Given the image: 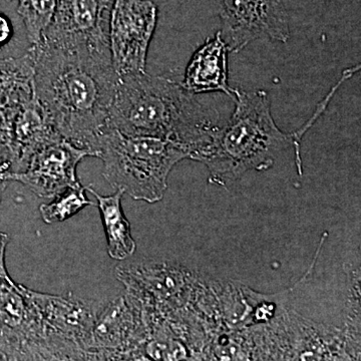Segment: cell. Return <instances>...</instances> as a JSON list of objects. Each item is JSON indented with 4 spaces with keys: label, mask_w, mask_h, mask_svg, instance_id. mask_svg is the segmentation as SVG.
Instances as JSON below:
<instances>
[{
    "label": "cell",
    "mask_w": 361,
    "mask_h": 361,
    "mask_svg": "<svg viewBox=\"0 0 361 361\" xmlns=\"http://www.w3.org/2000/svg\"><path fill=\"white\" fill-rule=\"evenodd\" d=\"M35 58V97L66 141L92 152L106 127L118 77L111 51L40 40Z\"/></svg>",
    "instance_id": "obj_1"
},
{
    "label": "cell",
    "mask_w": 361,
    "mask_h": 361,
    "mask_svg": "<svg viewBox=\"0 0 361 361\" xmlns=\"http://www.w3.org/2000/svg\"><path fill=\"white\" fill-rule=\"evenodd\" d=\"M223 123L215 109L182 85L144 71L118 77L106 128L174 142L198 161Z\"/></svg>",
    "instance_id": "obj_2"
},
{
    "label": "cell",
    "mask_w": 361,
    "mask_h": 361,
    "mask_svg": "<svg viewBox=\"0 0 361 361\" xmlns=\"http://www.w3.org/2000/svg\"><path fill=\"white\" fill-rule=\"evenodd\" d=\"M234 113L218 130L212 144L198 159L208 168L211 183L225 186L249 171L272 168L278 154L295 147L296 165L302 175L299 129L290 134L278 128L271 113L270 97L265 90L246 92L234 89Z\"/></svg>",
    "instance_id": "obj_3"
},
{
    "label": "cell",
    "mask_w": 361,
    "mask_h": 361,
    "mask_svg": "<svg viewBox=\"0 0 361 361\" xmlns=\"http://www.w3.org/2000/svg\"><path fill=\"white\" fill-rule=\"evenodd\" d=\"M94 152L104 161L103 176L111 187L148 203L164 198L171 171L190 159L186 149L174 142L128 135L110 128L99 135Z\"/></svg>",
    "instance_id": "obj_4"
},
{
    "label": "cell",
    "mask_w": 361,
    "mask_h": 361,
    "mask_svg": "<svg viewBox=\"0 0 361 361\" xmlns=\"http://www.w3.org/2000/svg\"><path fill=\"white\" fill-rule=\"evenodd\" d=\"M39 311L23 285L0 278V360H56Z\"/></svg>",
    "instance_id": "obj_5"
},
{
    "label": "cell",
    "mask_w": 361,
    "mask_h": 361,
    "mask_svg": "<svg viewBox=\"0 0 361 361\" xmlns=\"http://www.w3.org/2000/svg\"><path fill=\"white\" fill-rule=\"evenodd\" d=\"M157 21L158 8L151 0H114L109 21V45L118 77L146 71Z\"/></svg>",
    "instance_id": "obj_6"
},
{
    "label": "cell",
    "mask_w": 361,
    "mask_h": 361,
    "mask_svg": "<svg viewBox=\"0 0 361 361\" xmlns=\"http://www.w3.org/2000/svg\"><path fill=\"white\" fill-rule=\"evenodd\" d=\"M220 32L229 52L238 54L254 40L287 42L289 16L283 0H217Z\"/></svg>",
    "instance_id": "obj_7"
},
{
    "label": "cell",
    "mask_w": 361,
    "mask_h": 361,
    "mask_svg": "<svg viewBox=\"0 0 361 361\" xmlns=\"http://www.w3.org/2000/svg\"><path fill=\"white\" fill-rule=\"evenodd\" d=\"M23 290L39 311L63 360H87L85 344L99 312L78 299L40 293L25 286Z\"/></svg>",
    "instance_id": "obj_8"
},
{
    "label": "cell",
    "mask_w": 361,
    "mask_h": 361,
    "mask_svg": "<svg viewBox=\"0 0 361 361\" xmlns=\"http://www.w3.org/2000/svg\"><path fill=\"white\" fill-rule=\"evenodd\" d=\"M114 0H58L42 40L109 49V21Z\"/></svg>",
    "instance_id": "obj_9"
},
{
    "label": "cell",
    "mask_w": 361,
    "mask_h": 361,
    "mask_svg": "<svg viewBox=\"0 0 361 361\" xmlns=\"http://www.w3.org/2000/svg\"><path fill=\"white\" fill-rule=\"evenodd\" d=\"M85 157L94 155L92 152L61 139L37 151L23 172L6 173L2 179L20 182L40 198L54 199L80 183L77 168Z\"/></svg>",
    "instance_id": "obj_10"
},
{
    "label": "cell",
    "mask_w": 361,
    "mask_h": 361,
    "mask_svg": "<svg viewBox=\"0 0 361 361\" xmlns=\"http://www.w3.org/2000/svg\"><path fill=\"white\" fill-rule=\"evenodd\" d=\"M134 315L129 296L97 313L85 344L87 360H121L134 356Z\"/></svg>",
    "instance_id": "obj_11"
},
{
    "label": "cell",
    "mask_w": 361,
    "mask_h": 361,
    "mask_svg": "<svg viewBox=\"0 0 361 361\" xmlns=\"http://www.w3.org/2000/svg\"><path fill=\"white\" fill-rule=\"evenodd\" d=\"M228 47L219 32L206 40L188 63L182 87L194 94L223 92L234 101L228 82Z\"/></svg>",
    "instance_id": "obj_12"
},
{
    "label": "cell",
    "mask_w": 361,
    "mask_h": 361,
    "mask_svg": "<svg viewBox=\"0 0 361 361\" xmlns=\"http://www.w3.org/2000/svg\"><path fill=\"white\" fill-rule=\"evenodd\" d=\"M65 139L37 97L23 104L14 118L16 166L13 172L25 170L30 158L47 145Z\"/></svg>",
    "instance_id": "obj_13"
},
{
    "label": "cell",
    "mask_w": 361,
    "mask_h": 361,
    "mask_svg": "<svg viewBox=\"0 0 361 361\" xmlns=\"http://www.w3.org/2000/svg\"><path fill=\"white\" fill-rule=\"evenodd\" d=\"M35 97L32 49L18 58L0 59V108L18 109Z\"/></svg>",
    "instance_id": "obj_14"
},
{
    "label": "cell",
    "mask_w": 361,
    "mask_h": 361,
    "mask_svg": "<svg viewBox=\"0 0 361 361\" xmlns=\"http://www.w3.org/2000/svg\"><path fill=\"white\" fill-rule=\"evenodd\" d=\"M87 191L94 195L97 200V207L101 211L102 220L108 241L109 255L114 260L123 261L134 255L135 242L130 232L129 221L123 214L122 198L123 193L116 190L111 196H102L92 187Z\"/></svg>",
    "instance_id": "obj_15"
},
{
    "label": "cell",
    "mask_w": 361,
    "mask_h": 361,
    "mask_svg": "<svg viewBox=\"0 0 361 361\" xmlns=\"http://www.w3.org/2000/svg\"><path fill=\"white\" fill-rule=\"evenodd\" d=\"M87 187L80 183L66 189L49 204H42L39 207L42 219L47 224L63 222L68 218L80 212L87 206H94V202L89 200L87 195Z\"/></svg>",
    "instance_id": "obj_16"
},
{
    "label": "cell",
    "mask_w": 361,
    "mask_h": 361,
    "mask_svg": "<svg viewBox=\"0 0 361 361\" xmlns=\"http://www.w3.org/2000/svg\"><path fill=\"white\" fill-rule=\"evenodd\" d=\"M18 13L30 45L39 44L56 13L58 0H18Z\"/></svg>",
    "instance_id": "obj_17"
},
{
    "label": "cell",
    "mask_w": 361,
    "mask_h": 361,
    "mask_svg": "<svg viewBox=\"0 0 361 361\" xmlns=\"http://www.w3.org/2000/svg\"><path fill=\"white\" fill-rule=\"evenodd\" d=\"M18 109L0 108V169L13 172L16 166L14 148V118Z\"/></svg>",
    "instance_id": "obj_18"
},
{
    "label": "cell",
    "mask_w": 361,
    "mask_h": 361,
    "mask_svg": "<svg viewBox=\"0 0 361 361\" xmlns=\"http://www.w3.org/2000/svg\"><path fill=\"white\" fill-rule=\"evenodd\" d=\"M8 242V235L0 231V278L9 282V283H14L13 279L9 276L8 272H7L6 266V250Z\"/></svg>",
    "instance_id": "obj_19"
},
{
    "label": "cell",
    "mask_w": 361,
    "mask_h": 361,
    "mask_svg": "<svg viewBox=\"0 0 361 361\" xmlns=\"http://www.w3.org/2000/svg\"><path fill=\"white\" fill-rule=\"evenodd\" d=\"M13 35V26L11 21L4 14L0 13V47L6 44Z\"/></svg>",
    "instance_id": "obj_20"
},
{
    "label": "cell",
    "mask_w": 361,
    "mask_h": 361,
    "mask_svg": "<svg viewBox=\"0 0 361 361\" xmlns=\"http://www.w3.org/2000/svg\"><path fill=\"white\" fill-rule=\"evenodd\" d=\"M4 175V171L0 169V201H1V196L2 194H4V190H6V188L7 186L6 180H4L2 179V176Z\"/></svg>",
    "instance_id": "obj_21"
}]
</instances>
